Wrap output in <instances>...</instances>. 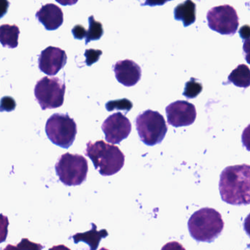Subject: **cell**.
I'll return each mask as SVG.
<instances>
[{"instance_id":"24","label":"cell","mask_w":250,"mask_h":250,"mask_svg":"<svg viewBox=\"0 0 250 250\" xmlns=\"http://www.w3.org/2000/svg\"><path fill=\"white\" fill-rule=\"evenodd\" d=\"M85 28H83L82 25H76L72 29V33L76 39L82 40L85 38Z\"/></svg>"},{"instance_id":"23","label":"cell","mask_w":250,"mask_h":250,"mask_svg":"<svg viewBox=\"0 0 250 250\" xmlns=\"http://www.w3.org/2000/svg\"><path fill=\"white\" fill-rule=\"evenodd\" d=\"M242 144L248 151H250V124L244 129L242 135Z\"/></svg>"},{"instance_id":"27","label":"cell","mask_w":250,"mask_h":250,"mask_svg":"<svg viewBox=\"0 0 250 250\" xmlns=\"http://www.w3.org/2000/svg\"><path fill=\"white\" fill-rule=\"evenodd\" d=\"M239 34H240L241 38L245 41L250 39V26L248 25L242 26L239 29Z\"/></svg>"},{"instance_id":"6","label":"cell","mask_w":250,"mask_h":250,"mask_svg":"<svg viewBox=\"0 0 250 250\" xmlns=\"http://www.w3.org/2000/svg\"><path fill=\"white\" fill-rule=\"evenodd\" d=\"M45 132L53 144L67 148L76 139L77 125L67 114H54L47 121Z\"/></svg>"},{"instance_id":"25","label":"cell","mask_w":250,"mask_h":250,"mask_svg":"<svg viewBox=\"0 0 250 250\" xmlns=\"http://www.w3.org/2000/svg\"><path fill=\"white\" fill-rule=\"evenodd\" d=\"M161 250H186L185 248L177 242H170L165 245Z\"/></svg>"},{"instance_id":"17","label":"cell","mask_w":250,"mask_h":250,"mask_svg":"<svg viewBox=\"0 0 250 250\" xmlns=\"http://www.w3.org/2000/svg\"><path fill=\"white\" fill-rule=\"evenodd\" d=\"M238 87L246 88L250 86V69L246 64H239L230 73L229 82Z\"/></svg>"},{"instance_id":"8","label":"cell","mask_w":250,"mask_h":250,"mask_svg":"<svg viewBox=\"0 0 250 250\" xmlns=\"http://www.w3.org/2000/svg\"><path fill=\"white\" fill-rule=\"evenodd\" d=\"M207 21L210 29L221 35H234L239 27L237 13L229 4L211 8L207 13Z\"/></svg>"},{"instance_id":"33","label":"cell","mask_w":250,"mask_h":250,"mask_svg":"<svg viewBox=\"0 0 250 250\" xmlns=\"http://www.w3.org/2000/svg\"><path fill=\"white\" fill-rule=\"evenodd\" d=\"M100 250H108V249H106V248H101V249Z\"/></svg>"},{"instance_id":"2","label":"cell","mask_w":250,"mask_h":250,"mask_svg":"<svg viewBox=\"0 0 250 250\" xmlns=\"http://www.w3.org/2000/svg\"><path fill=\"white\" fill-rule=\"evenodd\" d=\"M84 153L92 160L95 169L104 176L116 174L125 165V155L120 148L104 141H89Z\"/></svg>"},{"instance_id":"9","label":"cell","mask_w":250,"mask_h":250,"mask_svg":"<svg viewBox=\"0 0 250 250\" xmlns=\"http://www.w3.org/2000/svg\"><path fill=\"white\" fill-rule=\"evenodd\" d=\"M105 140L113 144H120L131 132L132 125L129 120L120 112L109 116L102 125Z\"/></svg>"},{"instance_id":"21","label":"cell","mask_w":250,"mask_h":250,"mask_svg":"<svg viewBox=\"0 0 250 250\" xmlns=\"http://www.w3.org/2000/svg\"><path fill=\"white\" fill-rule=\"evenodd\" d=\"M105 107L108 111H112L114 110H122V111L126 110V112H128L132 108V104L126 99L118 100V101H110L106 104Z\"/></svg>"},{"instance_id":"18","label":"cell","mask_w":250,"mask_h":250,"mask_svg":"<svg viewBox=\"0 0 250 250\" xmlns=\"http://www.w3.org/2000/svg\"><path fill=\"white\" fill-rule=\"evenodd\" d=\"M103 34H104V29H103L102 23L95 21L93 16H89V29L87 31L85 30L86 44L89 43L90 41L101 39Z\"/></svg>"},{"instance_id":"7","label":"cell","mask_w":250,"mask_h":250,"mask_svg":"<svg viewBox=\"0 0 250 250\" xmlns=\"http://www.w3.org/2000/svg\"><path fill=\"white\" fill-rule=\"evenodd\" d=\"M66 86L58 78L45 76L37 82L35 96L42 110L60 108L64 104Z\"/></svg>"},{"instance_id":"32","label":"cell","mask_w":250,"mask_h":250,"mask_svg":"<svg viewBox=\"0 0 250 250\" xmlns=\"http://www.w3.org/2000/svg\"><path fill=\"white\" fill-rule=\"evenodd\" d=\"M48 250H71L69 249L68 248L65 246V245H60L57 246H54L53 248H50Z\"/></svg>"},{"instance_id":"20","label":"cell","mask_w":250,"mask_h":250,"mask_svg":"<svg viewBox=\"0 0 250 250\" xmlns=\"http://www.w3.org/2000/svg\"><path fill=\"white\" fill-rule=\"evenodd\" d=\"M43 246L41 244L34 243L28 239H23L16 246L8 245L2 250H42Z\"/></svg>"},{"instance_id":"10","label":"cell","mask_w":250,"mask_h":250,"mask_svg":"<svg viewBox=\"0 0 250 250\" xmlns=\"http://www.w3.org/2000/svg\"><path fill=\"white\" fill-rule=\"evenodd\" d=\"M166 112L167 123L174 127L192 125L197 117L195 105L185 101L172 103L166 107Z\"/></svg>"},{"instance_id":"26","label":"cell","mask_w":250,"mask_h":250,"mask_svg":"<svg viewBox=\"0 0 250 250\" xmlns=\"http://www.w3.org/2000/svg\"><path fill=\"white\" fill-rule=\"evenodd\" d=\"M172 1V0H144V1L141 3L142 6H157V5H163L166 4L167 1Z\"/></svg>"},{"instance_id":"31","label":"cell","mask_w":250,"mask_h":250,"mask_svg":"<svg viewBox=\"0 0 250 250\" xmlns=\"http://www.w3.org/2000/svg\"><path fill=\"white\" fill-rule=\"evenodd\" d=\"M57 2L60 3L62 5H73L76 4L79 0H56Z\"/></svg>"},{"instance_id":"1","label":"cell","mask_w":250,"mask_h":250,"mask_svg":"<svg viewBox=\"0 0 250 250\" xmlns=\"http://www.w3.org/2000/svg\"><path fill=\"white\" fill-rule=\"evenodd\" d=\"M220 195L230 205L250 204V166H229L222 171L219 183Z\"/></svg>"},{"instance_id":"28","label":"cell","mask_w":250,"mask_h":250,"mask_svg":"<svg viewBox=\"0 0 250 250\" xmlns=\"http://www.w3.org/2000/svg\"><path fill=\"white\" fill-rule=\"evenodd\" d=\"M244 53H245V60L247 62L250 64V39L246 40L244 42Z\"/></svg>"},{"instance_id":"5","label":"cell","mask_w":250,"mask_h":250,"mask_svg":"<svg viewBox=\"0 0 250 250\" xmlns=\"http://www.w3.org/2000/svg\"><path fill=\"white\" fill-rule=\"evenodd\" d=\"M55 170L60 180L66 186H78L86 181L87 160L79 154L65 153L56 163Z\"/></svg>"},{"instance_id":"4","label":"cell","mask_w":250,"mask_h":250,"mask_svg":"<svg viewBox=\"0 0 250 250\" xmlns=\"http://www.w3.org/2000/svg\"><path fill=\"white\" fill-rule=\"evenodd\" d=\"M135 125L141 141L150 146L162 143L167 133V125L158 111L147 110L141 113L135 120Z\"/></svg>"},{"instance_id":"22","label":"cell","mask_w":250,"mask_h":250,"mask_svg":"<svg viewBox=\"0 0 250 250\" xmlns=\"http://www.w3.org/2000/svg\"><path fill=\"white\" fill-rule=\"evenodd\" d=\"M8 218L0 214V244L5 242L8 233Z\"/></svg>"},{"instance_id":"15","label":"cell","mask_w":250,"mask_h":250,"mask_svg":"<svg viewBox=\"0 0 250 250\" xmlns=\"http://www.w3.org/2000/svg\"><path fill=\"white\" fill-rule=\"evenodd\" d=\"M174 19L182 21L185 27L195 23L196 20V5L192 0H186L174 8Z\"/></svg>"},{"instance_id":"11","label":"cell","mask_w":250,"mask_h":250,"mask_svg":"<svg viewBox=\"0 0 250 250\" xmlns=\"http://www.w3.org/2000/svg\"><path fill=\"white\" fill-rule=\"evenodd\" d=\"M65 51L57 47L48 46L42 51L38 59L39 69L48 76H55L67 63Z\"/></svg>"},{"instance_id":"30","label":"cell","mask_w":250,"mask_h":250,"mask_svg":"<svg viewBox=\"0 0 250 250\" xmlns=\"http://www.w3.org/2000/svg\"><path fill=\"white\" fill-rule=\"evenodd\" d=\"M244 229L246 232L247 234L250 237V214H248V217L245 218L244 222Z\"/></svg>"},{"instance_id":"29","label":"cell","mask_w":250,"mask_h":250,"mask_svg":"<svg viewBox=\"0 0 250 250\" xmlns=\"http://www.w3.org/2000/svg\"><path fill=\"white\" fill-rule=\"evenodd\" d=\"M10 3L7 0H0V19L7 13Z\"/></svg>"},{"instance_id":"14","label":"cell","mask_w":250,"mask_h":250,"mask_svg":"<svg viewBox=\"0 0 250 250\" xmlns=\"http://www.w3.org/2000/svg\"><path fill=\"white\" fill-rule=\"evenodd\" d=\"M92 229L89 231L85 233H78L73 236V241L75 243L84 242L89 246L87 250H97L99 246L100 242L102 239L107 237L108 233L105 229L98 231L97 226L94 223H92Z\"/></svg>"},{"instance_id":"12","label":"cell","mask_w":250,"mask_h":250,"mask_svg":"<svg viewBox=\"0 0 250 250\" xmlns=\"http://www.w3.org/2000/svg\"><path fill=\"white\" fill-rule=\"evenodd\" d=\"M116 79L127 87L135 86L141 80V69L138 64L130 60H121L114 65Z\"/></svg>"},{"instance_id":"19","label":"cell","mask_w":250,"mask_h":250,"mask_svg":"<svg viewBox=\"0 0 250 250\" xmlns=\"http://www.w3.org/2000/svg\"><path fill=\"white\" fill-rule=\"evenodd\" d=\"M202 90V84L197 82L196 79L192 78L190 81L187 82L183 95L188 99H193L198 96Z\"/></svg>"},{"instance_id":"3","label":"cell","mask_w":250,"mask_h":250,"mask_svg":"<svg viewBox=\"0 0 250 250\" xmlns=\"http://www.w3.org/2000/svg\"><path fill=\"white\" fill-rule=\"evenodd\" d=\"M222 215L211 208L195 211L188 221L191 236L198 242H213L221 235L224 229Z\"/></svg>"},{"instance_id":"13","label":"cell","mask_w":250,"mask_h":250,"mask_svg":"<svg viewBox=\"0 0 250 250\" xmlns=\"http://www.w3.org/2000/svg\"><path fill=\"white\" fill-rule=\"evenodd\" d=\"M36 17L47 30L59 29L64 21L62 10L54 4H46L36 13Z\"/></svg>"},{"instance_id":"16","label":"cell","mask_w":250,"mask_h":250,"mask_svg":"<svg viewBox=\"0 0 250 250\" xmlns=\"http://www.w3.org/2000/svg\"><path fill=\"white\" fill-rule=\"evenodd\" d=\"M19 28L16 25L0 26V43L3 47L15 48L19 45Z\"/></svg>"}]
</instances>
